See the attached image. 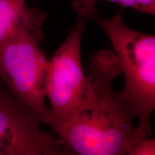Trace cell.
<instances>
[{"instance_id":"4","label":"cell","mask_w":155,"mask_h":155,"mask_svg":"<svg viewBox=\"0 0 155 155\" xmlns=\"http://www.w3.org/2000/svg\"><path fill=\"white\" fill-rule=\"evenodd\" d=\"M85 19L78 17L62 45L48 60L46 97L50 101L57 132L72 115L78 104L86 80L81 60V39Z\"/></svg>"},{"instance_id":"1","label":"cell","mask_w":155,"mask_h":155,"mask_svg":"<svg viewBox=\"0 0 155 155\" xmlns=\"http://www.w3.org/2000/svg\"><path fill=\"white\" fill-rule=\"evenodd\" d=\"M85 73L78 104L56 134L74 154H128L147 137L134 126L135 115L113 89V81L122 74L119 58L114 50H98L89 58Z\"/></svg>"},{"instance_id":"2","label":"cell","mask_w":155,"mask_h":155,"mask_svg":"<svg viewBox=\"0 0 155 155\" xmlns=\"http://www.w3.org/2000/svg\"><path fill=\"white\" fill-rule=\"evenodd\" d=\"M123 14L121 9L111 18H104L97 12L91 19L107 35L121 63L124 86L116 95L132 111L137 127L150 137L155 109V36L128 28Z\"/></svg>"},{"instance_id":"5","label":"cell","mask_w":155,"mask_h":155,"mask_svg":"<svg viewBox=\"0 0 155 155\" xmlns=\"http://www.w3.org/2000/svg\"><path fill=\"white\" fill-rule=\"evenodd\" d=\"M41 125L5 84H0V155L74 154L57 134Z\"/></svg>"},{"instance_id":"7","label":"cell","mask_w":155,"mask_h":155,"mask_svg":"<svg viewBox=\"0 0 155 155\" xmlns=\"http://www.w3.org/2000/svg\"><path fill=\"white\" fill-rule=\"evenodd\" d=\"M73 9L83 19H91L97 12L96 4L100 0H69ZM123 7L131 8L142 14L155 15V0H106Z\"/></svg>"},{"instance_id":"8","label":"cell","mask_w":155,"mask_h":155,"mask_svg":"<svg viewBox=\"0 0 155 155\" xmlns=\"http://www.w3.org/2000/svg\"><path fill=\"white\" fill-rule=\"evenodd\" d=\"M129 155H154L155 140L154 138L144 137L134 144L129 151Z\"/></svg>"},{"instance_id":"6","label":"cell","mask_w":155,"mask_h":155,"mask_svg":"<svg viewBox=\"0 0 155 155\" xmlns=\"http://www.w3.org/2000/svg\"><path fill=\"white\" fill-rule=\"evenodd\" d=\"M48 15L25 0H0V47L26 32L42 31Z\"/></svg>"},{"instance_id":"3","label":"cell","mask_w":155,"mask_h":155,"mask_svg":"<svg viewBox=\"0 0 155 155\" xmlns=\"http://www.w3.org/2000/svg\"><path fill=\"white\" fill-rule=\"evenodd\" d=\"M42 31L26 32L0 47V78L42 124L55 127L45 104L48 60L40 47Z\"/></svg>"}]
</instances>
